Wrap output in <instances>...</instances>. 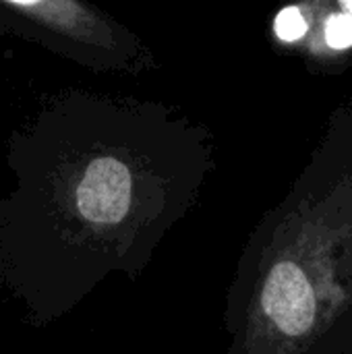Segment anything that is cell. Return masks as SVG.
I'll return each instance as SVG.
<instances>
[{
  "label": "cell",
  "instance_id": "6",
  "mask_svg": "<svg viewBox=\"0 0 352 354\" xmlns=\"http://www.w3.org/2000/svg\"><path fill=\"white\" fill-rule=\"evenodd\" d=\"M315 2H317L319 6L338 10V12H342L344 17L352 19V0H315Z\"/></svg>",
  "mask_w": 352,
  "mask_h": 354
},
{
  "label": "cell",
  "instance_id": "3",
  "mask_svg": "<svg viewBox=\"0 0 352 354\" xmlns=\"http://www.w3.org/2000/svg\"><path fill=\"white\" fill-rule=\"evenodd\" d=\"M0 33L93 73L156 68L151 46L91 0H0Z\"/></svg>",
  "mask_w": 352,
  "mask_h": 354
},
{
  "label": "cell",
  "instance_id": "2",
  "mask_svg": "<svg viewBox=\"0 0 352 354\" xmlns=\"http://www.w3.org/2000/svg\"><path fill=\"white\" fill-rule=\"evenodd\" d=\"M224 330V354H352V162L313 164L261 216Z\"/></svg>",
  "mask_w": 352,
  "mask_h": 354
},
{
  "label": "cell",
  "instance_id": "1",
  "mask_svg": "<svg viewBox=\"0 0 352 354\" xmlns=\"http://www.w3.org/2000/svg\"><path fill=\"white\" fill-rule=\"evenodd\" d=\"M0 286L33 328L75 311L110 274L137 280L197 205L210 133L154 100L66 89L6 141Z\"/></svg>",
  "mask_w": 352,
  "mask_h": 354
},
{
  "label": "cell",
  "instance_id": "4",
  "mask_svg": "<svg viewBox=\"0 0 352 354\" xmlns=\"http://www.w3.org/2000/svg\"><path fill=\"white\" fill-rule=\"evenodd\" d=\"M315 2V0H313ZM303 50L315 58L330 60L352 50V19L315 2V19Z\"/></svg>",
  "mask_w": 352,
  "mask_h": 354
},
{
  "label": "cell",
  "instance_id": "5",
  "mask_svg": "<svg viewBox=\"0 0 352 354\" xmlns=\"http://www.w3.org/2000/svg\"><path fill=\"white\" fill-rule=\"evenodd\" d=\"M315 19L313 0H297L278 10L272 23V33L278 44L288 48H303Z\"/></svg>",
  "mask_w": 352,
  "mask_h": 354
}]
</instances>
